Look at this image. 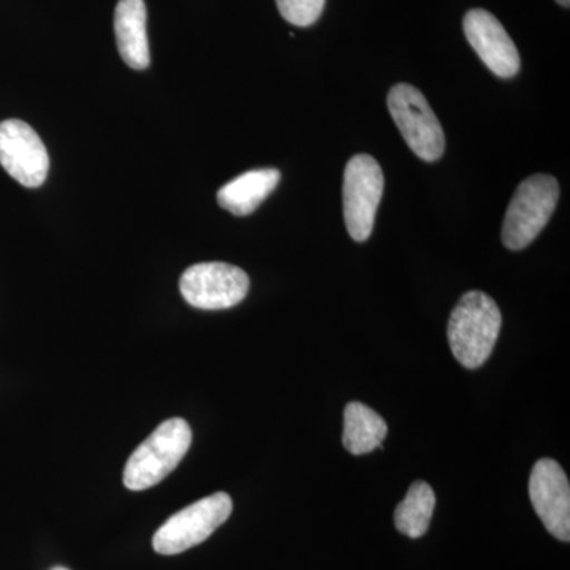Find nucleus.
Instances as JSON below:
<instances>
[{"label":"nucleus","instance_id":"obj_1","mask_svg":"<svg viewBox=\"0 0 570 570\" xmlns=\"http://www.w3.org/2000/svg\"><path fill=\"white\" fill-rule=\"evenodd\" d=\"M501 325V311L491 296L480 291L461 296L448 328L450 348L461 365L468 370L482 366L493 352Z\"/></svg>","mask_w":570,"mask_h":570},{"label":"nucleus","instance_id":"obj_2","mask_svg":"<svg viewBox=\"0 0 570 570\" xmlns=\"http://www.w3.org/2000/svg\"><path fill=\"white\" fill-rule=\"evenodd\" d=\"M193 444V431L183 419H170L138 445L124 469V485L132 491L151 489L181 463Z\"/></svg>","mask_w":570,"mask_h":570},{"label":"nucleus","instance_id":"obj_3","mask_svg":"<svg viewBox=\"0 0 570 570\" xmlns=\"http://www.w3.org/2000/svg\"><path fill=\"white\" fill-rule=\"evenodd\" d=\"M560 198V184L550 175H532L517 187L502 224V243L510 250L530 246L549 224Z\"/></svg>","mask_w":570,"mask_h":570},{"label":"nucleus","instance_id":"obj_4","mask_svg":"<svg viewBox=\"0 0 570 570\" xmlns=\"http://www.w3.org/2000/svg\"><path fill=\"white\" fill-rule=\"evenodd\" d=\"M390 115L409 148L425 163H436L445 151V135L430 104L415 86H393L387 97Z\"/></svg>","mask_w":570,"mask_h":570},{"label":"nucleus","instance_id":"obj_5","mask_svg":"<svg viewBox=\"0 0 570 570\" xmlns=\"http://www.w3.org/2000/svg\"><path fill=\"white\" fill-rule=\"evenodd\" d=\"M234 510L227 493H214L170 517L154 534L153 547L159 554L183 553L200 546L217 528L223 527Z\"/></svg>","mask_w":570,"mask_h":570},{"label":"nucleus","instance_id":"obj_6","mask_svg":"<svg viewBox=\"0 0 570 570\" xmlns=\"http://www.w3.org/2000/svg\"><path fill=\"white\" fill-rule=\"evenodd\" d=\"M384 184V171L374 157L356 154L348 160L344 171V219L355 242H366L373 234Z\"/></svg>","mask_w":570,"mask_h":570},{"label":"nucleus","instance_id":"obj_7","mask_svg":"<svg viewBox=\"0 0 570 570\" xmlns=\"http://www.w3.org/2000/svg\"><path fill=\"white\" fill-rule=\"evenodd\" d=\"M249 284V276L238 266L209 262L189 266L179 279V291L190 306L217 311L242 303Z\"/></svg>","mask_w":570,"mask_h":570},{"label":"nucleus","instance_id":"obj_8","mask_svg":"<svg viewBox=\"0 0 570 570\" xmlns=\"http://www.w3.org/2000/svg\"><path fill=\"white\" fill-rule=\"evenodd\" d=\"M0 165L14 181L36 189L47 179L50 156L29 124L7 119L0 122Z\"/></svg>","mask_w":570,"mask_h":570},{"label":"nucleus","instance_id":"obj_9","mask_svg":"<svg viewBox=\"0 0 570 570\" xmlns=\"http://www.w3.org/2000/svg\"><path fill=\"white\" fill-rule=\"evenodd\" d=\"M532 508L553 538L570 540V487L564 469L554 460L542 459L530 478Z\"/></svg>","mask_w":570,"mask_h":570},{"label":"nucleus","instance_id":"obj_10","mask_svg":"<svg viewBox=\"0 0 570 570\" xmlns=\"http://www.w3.org/2000/svg\"><path fill=\"white\" fill-rule=\"evenodd\" d=\"M464 33L483 63L499 78H512L520 70V55L504 26L482 9L468 11Z\"/></svg>","mask_w":570,"mask_h":570},{"label":"nucleus","instance_id":"obj_11","mask_svg":"<svg viewBox=\"0 0 570 570\" xmlns=\"http://www.w3.org/2000/svg\"><path fill=\"white\" fill-rule=\"evenodd\" d=\"M115 33L122 61L134 70L148 69L151 55L146 33L145 0H119L115 11Z\"/></svg>","mask_w":570,"mask_h":570},{"label":"nucleus","instance_id":"obj_12","mask_svg":"<svg viewBox=\"0 0 570 570\" xmlns=\"http://www.w3.org/2000/svg\"><path fill=\"white\" fill-rule=\"evenodd\" d=\"M279 181L281 171L276 168L246 171L220 187L217 202L235 216H249L273 194Z\"/></svg>","mask_w":570,"mask_h":570},{"label":"nucleus","instance_id":"obj_13","mask_svg":"<svg viewBox=\"0 0 570 570\" xmlns=\"http://www.w3.org/2000/svg\"><path fill=\"white\" fill-rule=\"evenodd\" d=\"M385 420L363 403H348L344 411L343 444L352 455H365L382 448L387 438Z\"/></svg>","mask_w":570,"mask_h":570},{"label":"nucleus","instance_id":"obj_14","mask_svg":"<svg viewBox=\"0 0 570 570\" xmlns=\"http://www.w3.org/2000/svg\"><path fill=\"white\" fill-rule=\"evenodd\" d=\"M434 505H436V497L433 489L422 480L412 483L406 498L397 504L395 510L396 530L407 538H422L430 528Z\"/></svg>","mask_w":570,"mask_h":570},{"label":"nucleus","instance_id":"obj_15","mask_svg":"<svg viewBox=\"0 0 570 570\" xmlns=\"http://www.w3.org/2000/svg\"><path fill=\"white\" fill-rule=\"evenodd\" d=\"M285 21L298 28H307L321 18L325 0H276Z\"/></svg>","mask_w":570,"mask_h":570},{"label":"nucleus","instance_id":"obj_16","mask_svg":"<svg viewBox=\"0 0 570 570\" xmlns=\"http://www.w3.org/2000/svg\"><path fill=\"white\" fill-rule=\"evenodd\" d=\"M557 2L560 3L561 7H566V9L570 6V0H557Z\"/></svg>","mask_w":570,"mask_h":570},{"label":"nucleus","instance_id":"obj_17","mask_svg":"<svg viewBox=\"0 0 570 570\" xmlns=\"http://www.w3.org/2000/svg\"><path fill=\"white\" fill-rule=\"evenodd\" d=\"M51 570H69V569H66V568H55V569H51Z\"/></svg>","mask_w":570,"mask_h":570}]
</instances>
